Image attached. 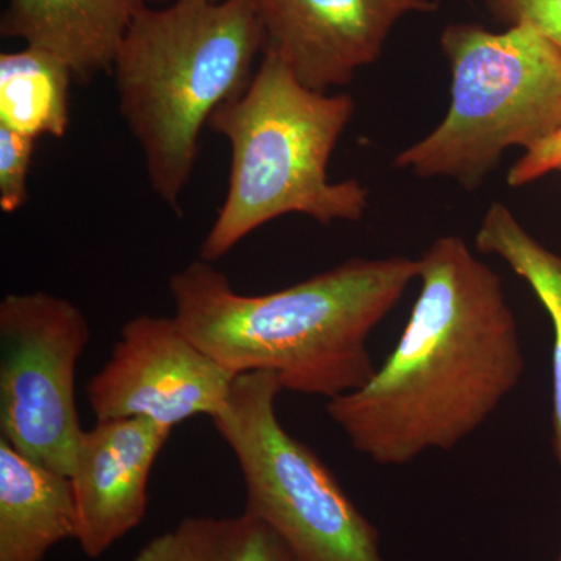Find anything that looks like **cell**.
<instances>
[{
	"instance_id": "obj_1",
	"label": "cell",
	"mask_w": 561,
	"mask_h": 561,
	"mask_svg": "<svg viewBox=\"0 0 561 561\" xmlns=\"http://www.w3.org/2000/svg\"><path fill=\"white\" fill-rule=\"evenodd\" d=\"M419 261L420 295L389 359L359 390L327 402L354 451L379 467L451 451L526 370L497 273L457 236L437 239Z\"/></svg>"
},
{
	"instance_id": "obj_2",
	"label": "cell",
	"mask_w": 561,
	"mask_h": 561,
	"mask_svg": "<svg viewBox=\"0 0 561 561\" xmlns=\"http://www.w3.org/2000/svg\"><path fill=\"white\" fill-rule=\"evenodd\" d=\"M419 276V260L356 257L286 289L245 295L198 260L172 275L169 290L180 327L225 370L272 373L283 390L330 401L370 381L368 339Z\"/></svg>"
},
{
	"instance_id": "obj_3",
	"label": "cell",
	"mask_w": 561,
	"mask_h": 561,
	"mask_svg": "<svg viewBox=\"0 0 561 561\" xmlns=\"http://www.w3.org/2000/svg\"><path fill=\"white\" fill-rule=\"evenodd\" d=\"M264 47L254 0H172L144 7L133 21L111 73L121 116L165 205L180 209L203 127L249 87Z\"/></svg>"
},
{
	"instance_id": "obj_4",
	"label": "cell",
	"mask_w": 561,
	"mask_h": 561,
	"mask_svg": "<svg viewBox=\"0 0 561 561\" xmlns=\"http://www.w3.org/2000/svg\"><path fill=\"white\" fill-rule=\"evenodd\" d=\"M354 114L350 94L309 90L264 50L249 87L221 103L209 128L230 144L227 197L202 243L210 264L262 225L302 214L321 225L356 221L368 192L356 180L328 179V164Z\"/></svg>"
},
{
	"instance_id": "obj_5",
	"label": "cell",
	"mask_w": 561,
	"mask_h": 561,
	"mask_svg": "<svg viewBox=\"0 0 561 561\" xmlns=\"http://www.w3.org/2000/svg\"><path fill=\"white\" fill-rule=\"evenodd\" d=\"M440 44L451 68V106L394 165L476 190L505 150L534 149L560 130L561 50L529 24L501 33L451 24Z\"/></svg>"
},
{
	"instance_id": "obj_6",
	"label": "cell",
	"mask_w": 561,
	"mask_h": 561,
	"mask_svg": "<svg viewBox=\"0 0 561 561\" xmlns=\"http://www.w3.org/2000/svg\"><path fill=\"white\" fill-rule=\"evenodd\" d=\"M272 373L236 376L213 424L238 460L245 512L271 526L297 561H387L379 531L323 460L284 430Z\"/></svg>"
},
{
	"instance_id": "obj_7",
	"label": "cell",
	"mask_w": 561,
	"mask_h": 561,
	"mask_svg": "<svg viewBox=\"0 0 561 561\" xmlns=\"http://www.w3.org/2000/svg\"><path fill=\"white\" fill-rule=\"evenodd\" d=\"M91 339L83 311L47 291L0 301V438L69 476L83 430L76 373Z\"/></svg>"
},
{
	"instance_id": "obj_8",
	"label": "cell",
	"mask_w": 561,
	"mask_h": 561,
	"mask_svg": "<svg viewBox=\"0 0 561 561\" xmlns=\"http://www.w3.org/2000/svg\"><path fill=\"white\" fill-rule=\"evenodd\" d=\"M236 375L191 341L175 317L139 316L122 327L110 360L87 386L95 421L142 419L179 426L214 419L230 398Z\"/></svg>"
},
{
	"instance_id": "obj_9",
	"label": "cell",
	"mask_w": 561,
	"mask_h": 561,
	"mask_svg": "<svg viewBox=\"0 0 561 561\" xmlns=\"http://www.w3.org/2000/svg\"><path fill=\"white\" fill-rule=\"evenodd\" d=\"M273 51L312 91L345 87L382 54L390 32L437 0H254Z\"/></svg>"
},
{
	"instance_id": "obj_10",
	"label": "cell",
	"mask_w": 561,
	"mask_h": 561,
	"mask_svg": "<svg viewBox=\"0 0 561 561\" xmlns=\"http://www.w3.org/2000/svg\"><path fill=\"white\" fill-rule=\"evenodd\" d=\"M172 430L142 419L95 421L81 434L70 472L79 527L76 541L99 559L146 518L149 481Z\"/></svg>"
},
{
	"instance_id": "obj_11",
	"label": "cell",
	"mask_w": 561,
	"mask_h": 561,
	"mask_svg": "<svg viewBox=\"0 0 561 561\" xmlns=\"http://www.w3.org/2000/svg\"><path fill=\"white\" fill-rule=\"evenodd\" d=\"M146 0H7L0 36L46 50L77 83L113 69L114 58Z\"/></svg>"
},
{
	"instance_id": "obj_12",
	"label": "cell",
	"mask_w": 561,
	"mask_h": 561,
	"mask_svg": "<svg viewBox=\"0 0 561 561\" xmlns=\"http://www.w3.org/2000/svg\"><path fill=\"white\" fill-rule=\"evenodd\" d=\"M79 527L69 476L44 467L0 438V561H44Z\"/></svg>"
},
{
	"instance_id": "obj_13",
	"label": "cell",
	"mask_w": 561,
	"mask_h": 561,
	"mask_svg": "<svg viewBox=\"0 0 561 561\" xmlns=\"http://www.w3.org/2000/svg\"><path fill=\"white\" fill-rule=\"evenodd\" d=\"M72 81L68 66L49 51L24 46L0 55V127L33 139L62 138Z\"/></svg>"
},
{
	"instance_id": "obj_14",
	"label": "cell",
	"mask_w": 561,
	"mask_h": 561,
	"mask_svg": "<svg viewBox=\"0 0 561 561\" xmlns=\"http://www.w3.org/2000/svg\"><path fill=\"white\" fill-rule=\"evenodd\" d=\"M133 561H297L256 516H187L151 538Z\"/></svg>"
},
{
	"instance_id": "obj_15",
	"label": "cell",
	"mask_w": 561,
	"mask_h": 561,
	"mask_svg": "<svg viewBox=\"0 0 561 561\" xmlns=\"http://www.w3.org/2000/svg\"><path fill=\"white\" fill-rule=\"evenodd\" d=\"M476 249L497 254L530 284L552 320L553 451L561 468V257L530 238L511 210L493 203L476 236Z\"/></svg>"
},
{
	"instance_id": "obj_16",
	"label": "cell",
	"mask_w": 561,
	"mask_h": 561,
	"mask_svg": "<svg viewBox=\"0 0 561 561\" xmlns=\"http://www.w3.org/2000/svg\"><path fill=\"white\" fill-rule=\"evenodd\" d=\"M36 140L31 136L0 127V209L20 210L28 201L27 180Z\"/></svg>"
},
{
	"instance_id": "obj_17",
	"label": "cell",
	"mask_w": 561,
	"mask_h": 561,
	"mask_svg": "<svg viewBox=\"0 0 561 561\" xmlns=\"http://www.w3.org/2000/svg\"><path fill=\"white\" fill-rule=\"evenodd\" d=\"M489 11L504 24H529L561 50V0H485Z\"/></svg>"
},
{
	"instance_id": "obj_18",
	"label": "cell",
	"mask_w": 561,
	"mask_h": 561,
	"mask_svg": "<svg viewBox=\"0 0 561 561\" xmlns=\"http://www.w3.org/2000/svg\"><path fill=\"white\" fill-rule=\"evenodd\" d=\"M561 168V128L553 133L551 138L542 140L534 149L527 150L526 154L516 162L508 172L507 181L512 187L524 186Z\"/></svg>"
},
{
	"instance_id": "obj_19",
	"label": "cell",
	"mask_w": 561,
	"mask_h": 561,
	"mask_svg": "<svg viewBox=\"0 0 561 561\" xmlns=\"http://www.w3.org/2000/svg\"><path fill=\"white\" fill-rule=\"evenodd\" d=\"M147 3H150V2H169V0H146ZM172 2V0H171Z\"/></svg>"
},
{
	"instance_id": "obj_20",
	"label": "cell",
	"mask_w": 561,
	"mask_h": 561,
	"mask_svg": "<svg viewBox=\"0 0 561 561\" xmlns=\"http://www.w3.org/2000/svg\"><path fill=\"white\" fill-rule=\"evenodd\" d=\"M557 561H561V549H560V556H559V560H557Z\"/></svg>"
},
{
	"instance_id": "obj_21",
	"label": "cell",
	"mask_w": 561,
	"mask_h": 561,
	"mask_svg": "<svg viewBox=\"0 0 561 561\" xmlns=\"http://www.w3.org/2000/svg\"><path fill=\"white\" fill-rule=\"evenodd\" d=\"M559 171L561 172V168L559 169Z\"/></svg>"
}]
</instances>
